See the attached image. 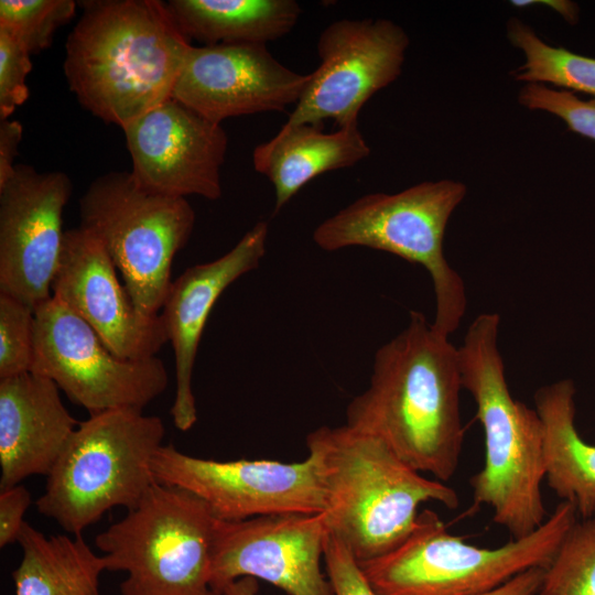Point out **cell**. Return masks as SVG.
<instances>
[{
    "instance_id": "1",
    "label": "cell",
    "mask_w": 595,
    "mask_h": 595,
    "mask_svg": "<svg viewBox=\"0 0 595 595\" xmlns=\"http://www.w3.org/2000/svg\"><path fill=\"white\" fill-rule=\"evenodd\" d=\"M458 349L423 313L375 354L368 388L347 405L346 424L381 439L420 473L448 482L465 436Z\"/></svg>"
},
{
    "instance_id": "2",
    "label": "cell",
    "mask_w": 595,
    "mask_h": 595,
    "mask_svg": "<svg viewBox=\"0 0 595 595\" xmlns=\"http://www.w3.org/2000/svg\"><path fill=\"white\" fill-rule=\"evenodd\" d=\"M80 3L65 44V78L83 108L123 129L171 98L191 41L165 1Z\"/></svg>"
},
{
    "instance_id": "3",
    "label": "cell",
    "mask_w": 595,
    "mask_h": 595,
    "mask_svg": "<svg viewBox=\"0 0 595 595\" xmlns=\"http://www.w3.org/2000/svg\"><path fill=\"white\" fill-rule=\"evenodd\" d=\"M325 499L324 520L358 563L389 553L412 532L419 506L454 510L458 493L404 463L381 439L347 424L306 436Z\"/></svg>"
},
{
    "instance_id": "4",
    "label": "cell",
    "mask_w": 595,
    "mask_h": 595,
    "mask_svg": "<svg viewBox=\"0 0 595 595\" xmlns=\"http://www.w3.org/2000/svg\"><path fill=\"white\" fill-rule=\"evenodd\" d=\"M499 325L497 313L479 314L457 347L463 389L476 404L485 443L484 465L469 485L474 505L490 507L493 521L520 539L547 520L543 426L537 410L510 393L498 349Z\"/></svg>"
},
{
    "instance_id": "5",
    "label": "cell",
    "mask_w": 595,
    "mask_h": 595,
    "mask_svg": "<svg viewBox=\"0 0 595 595\" xmlns=\"http://www.w3.org/2000/svg\"><path fill=\"white\" fill-rule=\"evenodd\" d=\"M576 516L575 506L562 500L537 530L491 549L452 534L424 509L399 547L359 565L378 595H477L526 570L545 569Z\"/></svg>"
},
{
    "instance_id": "6",
    "label": "cell",
    "mask_w": 595,
    "mask_h": 595,
    "mask_svg": "<svg viewBox=\"0 0 595 595\" xmlns=\"http://www.w3.org/2000/svg\"><path fill=\"white\" fill-rule=\"evenodd\" d=\"M165 426L156 415L109 410L79 422L51 473L37 511L82 536L115 507H136L156 483L152 458Z\"/></svg>"
},
{
    "instance_id": "7",
    "label": "cell",
    "mask_w": 595,
    "mask_h": 595,
    "mask_svg": "<svg viewBox=\"0 0 595 595\" xmlns=\"http://www.w3.org/2000/svg\"><path fill=\"white\" fill-rule=\"evenodd\" d=\"M466 193L464 183L440 180L394 194H367L321 223L313 240L325 251L366 247L422 266L435 295L432 326L450 337L461 325L467 298L462 277L444 256L443 239Z\"/></svg>"
},
{
    "instance_id": "8",
    "label": "cell",
    "mask_w": 595,
    "mask_h": 595,
    "mask_svg": "<svg viewBox=\"0 0 595 595\" xmlns=\"http://www.w3.org/2000/svg\"><path fill=\"white\" fill-rule=\"evenodd\" d=\"M216 518L196 495L155 483L97 534L107 571H123L122 595H216L209 586Z\"/></svg>"
},
{
    "instance_id": "9",
    "label": "cell",
    "mask_w": 595,
    "mask_h": 595,
    "mask_svg": "<svg viewBox=\"0 0 595 595\" xmlns=\"http://www.w3.org/2000/svg\"><path fill=\"white\" fill-rule=\"evenodd\" d=\"M79 216V227L100 241L121 273L136 309L159 316L173 282V259L194 228L188 201L144 188L131 171H111L89 184Z\"/></svg>"
},
{
    "instance_id": "10",
    "label": "cell",
    "mask_w": 595,
    "mask_h": 595,
    "mask_svg": "<svg viewBox=\"0 0 595 595\" xmlns=\"http://www.w3.org/2000/svg\"><path fill=\"white\" fill-rule=\"evenodd\" d=\"M31 372L51 379L90 414L143 409L167 387L156 356L125 359L111 353L96 332L66 305L51 298L35 311Z\"/></svg>"
},
{
    "instance_id": "11",
    "label": "cell",
    "mask_w": 595,
    "mask_h": 595,
    "mask_svg": "<svg viewBox=\"0 0 595 595\" xmlns=\"http://www.w3.org/2000/svg\"><path fill=\"white\" fill-rule=\"evenodd\" d=\"M151 468L156 483L196 495L218 520L325 511L323 489L310 456L298 463L223 462L191 456L167 444L156 451Z\"/></svg>"
},
{
    "instance_id": "12",
    "label": "cell",
    "mask_w": 595,
    "mask_h": 595,
    "mask_svg": "<svg viewBox=\"0 0 595 595\" xmlns=\"http://www.w3.org/2000/svg\"><path fill=\"white\" fill-rule=\"evenodd\" d=\"M410 40L386 19H342L329 23L317 41L318 67L310 74L288 125L338 128L358 125L363 106L401 74Z\"/></svg>"
},
{
    "instance_id": "13",
    "label": "cell",
    "mask_w": 595,
    "mask_h": 595,
    "mask_svg": "<svg viewBox=\"0 0 595 595\" xmlns=\"http://www.w3.org/2000/svg\"><path fill=\"white\" fill-rule=\"evenodd\" d=\"M328 529L324 515L286 513L216 520L209 586L216 595L241 577L288 595H334L321 567Z\"/></svg>"
},
{
    "instance_id": "14",
    "label": "cell",
    "mask_w": 595,
    "mask_h": 595,
    "mask_svg": "<svg viewBox=\"0 0 595 595\" xmlns=\"http://www.w3.org/2000/svg\"><path fill=\"white\" fill-rule=\"evenodd\" d=\"M72 183L61 171L18 164L0 186V293L32 309L52 298Z\"/></svg>"
},
{
    "instance_id": "15",
    "label": "cell",
    "mask_w": 595,
    "mask_h": 595,
    "mask_svg": "<svg viewBox=\"0 0 595 595\" xmlns=\"http://www.w3.org/2000/svg\"><path fill=\"white\" fill-rule=\"evenodd\" d=\"M131 173L144 188L174 197L221 196L228 137L185 105L169 98L123 129Z\"/></svg>"
},
{
    "instance_id": "16",
    "label": "cell",
    "mask_w": 595,
    "mask_h": 595,
    "mask_svg": "<svg viewBox=\"0 0 595 595\" xmlns=\"http://www.w3.org/2000/svg\"><path fill=\"white\" fill-rule=\"evenodd\" d=\"M310 74L281 64L264 44H216L190 48L172 98L207 120L280 112L296 105Z\"/></svg>"
},
{
    "instance_id": "17",
    "label": "cell",
    "mask_w": 595,
    "mask_h": 595,
    "mask_svg": "<svg viewBox=\"0 0 595 595\" xmlns=\"http://www.w3.org/2000/svg\"><path fill=\"white\" fill-rule=\"evenodd\" d=\"M52 296L120 358L153 357L169 342L161 315L145 317L136 309L104 246L80 227L65 231Z\"/></svg>"
},
{
    "instance_id": "18",
    "label": "cell",
    "mask_w": 595,
    "mask_h": 595,
    "mask_svg": "<svg viewBox=\"0 0 595 595\" xmlns=\"http://www.w3.org/2000/svg\"><path fill=\"white\" fill-rule=\"evenodd\" d=\"M267 237L268 224L257 223L228 252L187 268L170 286L160 315L174 353L176 391L170 413L180 431H188L197 421L192 377L209 314L231 283L259 267Z\"/></svg>"
},
{
    "instance_id": "19",
    "label": "cell",
    "mask_w": 595,
    "mask_h": 595,
    "mask_svg": "<svg viewBox=\"0 0 595 595\" xmlns=\"http://www.w3.org/2000/svg\"><path fill=\"white\" fill-rule=\"evenodd\" d=\"M78 424L51 379L34 372L0 379V489L47 476Z\"/></svg>"
},
{
    "instance_id": "20",
    "label": "cell",
    "mask_w": 595,
    "mask_h": 595,
    "mask_svg": "<svg viewBox=\"0 0 595 595\" xmlns=\"http://www.w3.org/2000/svg\"><path fill=\"white\" fill-rule=\"evenodd\" d=\"M370 154L358 125L325 132L322 126L284 123L252 151L253 169L274 187V214L310 181L353 166Z\"/></svg>"
},
{
    "instance_id": "21",
    "label": "cell",
    "mask_w": 595,
    "mask_h": 595,
    "mask_svg": "<svg viewBox=\"0 0 595 595\" xmlns=\"http://www.w3.org/2000/svg\"><path fill=\"white\" fill-rule=\"evenodd\" d=\"M575 393L574 382L561 379L539 388L533 399L543 426L544 479L588 519L595 516V445L575 426Z\"/></svg>"
},
{
    "instance_id": "22",
    "label": "cell",
    "mask_w": 595,
    "mask_h": 595,
    "mask_svg": "<svg viewBox=\"0 0 595 595\" xmlns=\"http://www.w3.org/2000/svg\"><path fill=\"white\" fill-rule=\"evenodd\" d=\"M180 31L203 45L264 44L290 33L302 10L294 0H169Z\"/></svg>"
},
{
    "instance_id": "23",
    "label": "cell",
    "mask_w": 595,
    "mask_h": 595,
    "mask_svg": "<svg viewBox=\"0 0 595 595\" xmlns=\"http://www.w3.org/2000/svg\"><path fill=\"white\" fill-rule=\"evenodd\" d=\"M18 543L22 559L12 572L15 595H99L106 562L82 536L46 537L25 522Z\"/></svg>"
},
{
    "instance_id": "24",
    "label": "cell",
    "mask_w": 595,
    "mask_h": 595,
    "mask_svg": "<svg viewBox=\"0 0 595 595\" xmlns=\"http://www.w3.org/2000/svg\"><path fill=\"white\" fill-rule=\"evenodd\" d=\"M507 36L515 47L522 51L526 60L512 73L517 80L552 84L595 98V58L549 45L516 18L507 23Z\"/></svg>"
},
{
    "instance_id": "25",
    "label": "cell",
    "mask_w": 595,
    "mask_h": 595,
    "mask_svg": "<svg viewBox=\"0 0 595 595\" xmlns=\"http://www.w3.org/2000/svg\"><path fill=\"white\" fill-rule=\"evenodd\" d=\"M537 595H595V516L565 534Z\"/></svg>"
},
{
    "instance_id": "26",
    "label": "cell",
    "mask_w": 595,
    "mask_h": 595,
    "mask_svg": "<svg viewBox=\"0 0 595 595\" xmlns=\"http://www.w3.org/2000/svg\"><path fill=\"white\" fill-rule=\"evenodd\" d=\"M73 0H0V28L31 54L51 46L55 32L76 11Z\"/></svg>"
},
{
    "instance_id": "27",
    "label": "cell",
    "mask_w": 595,
    "mask_h": 595,
    "mask_svg": "<svg viewBox=\"0 0 595 595\" xmlns=\"http://www.w3.org/2000/svg\"><path fill=\"white\" fill-rule=\"evenodd\" d=\"M34 323V309L0 293V379L31 372Z\"/></svg>"
},
{
    "instance_id": "28",
    "label": "cell",
    "mask_w": 595,
    "mask_h": 595,
    "mask_svg": "<svg viewBox=\"0 0 595 595\" xmlns=\"http://www.w3.org/2000/svg\"><path fill=\"white\" fill-rule=\"evenodd\" d=\"M518 99L530 110L555 115L571 131L595 141V98L582 100L569 90H555L542 84H526Z\"/></svg>"
},
{
    "instance_id": "29",
    "label": "cell",
    "mask_w": 595,
    "mask_h": 595,
    "mask_svg": "<svg viewBox=\"0 0 595 595\" xmlns=\"http://www.w3.org/2000/svg\"><path fill=\"white\" fill-rule=\"evenodd\" d=\"M31 55L0 28V120L9 119L29 97L26 77L32 69Z\"/></svg>"
},
{
    "instance_id": "30",
    "label": "cell",
    "mask_w": 595,
    "mask_h": 595,
    "mask_svg": "<svg viewBox=\"0 0 595 595\" xmlns=\"http://www.w3.org/2000/svg\"><path fill=\"white\" fill-rule=\"evenodd\" d=\"M323 560L334 595H378L351 552L329 531Z\"/></svg>"
},
{
    "instance_id": "31",
    "label": "cell",
    "mask_w": 595,
    "mask_h": 595,
    "mask_svg": "<svg viewBox=\"0 0 595 595\" xmlns=\"http://www.w3.org/2000/svg\"><path fill=\"white\" fill-rule=\"evenodd\" d=\"M31 494L21 484L0 489V547L18 542L25 521L24 513L31 505Z\"/></svg>"
},
{
    "instance_id": "32",
    "label": "cell",
    "mask_w": 595,
    "mask_h": 595,
    "mask_svg": "<svg viewBox=\"0 0 595 595\" xmlns=\"http://www.w3.org/2000/svg\"><path fill=\"white\" fill-rule=\"evenodd\" d=\"M23 127L18 120H0V186L14 173Z\"/></svg>"
},
{
    "instance_id": "33",
    "label": "cell",
    "mask_w": 595,
    "mask_h": 595,
    "mask_svg": "<svg viewBox=\"0 0 595 595\" xmlns=\"http://www.w3.org/2000/svg\"><path fill=\"white\" fill-rule=\"evenodd\" d=\"M544 567L526 570L504 584L477 595H537L542 583Z\"/></svg>"
},
{
    "instance_id": "34",
    "label": "cell",
    "mask_w": 595,
    "mask_h": 595,
    "mask_svg": "<svg viewBox=\"0 0 595 595\" xmlns=\"http://www.w3.org/2000/svg\"><path fill=\"white\" fill-rule=\"evenodd\" d=\"M515 7H527L533 3L550 7L555 12L561 14L569 23H576L578 20V7L576 3L567 0H515L510 2Z\"/></svg>"
},
{
    "instance_id": "35",
    "label": "cell",
    "mask_w": 595,
    "mask_h": 595,
    "mask_svg": "<svg viewBox=\"0 0 595 595\" xmlns=\"http://www.w3.org/2000/svg\"><path fill=\"white\" fill-rule=\"evenodd\" d=\"M258 583L252 577H241L229 584L221 595H257Z\"/></svg>"
}]
</instances>
